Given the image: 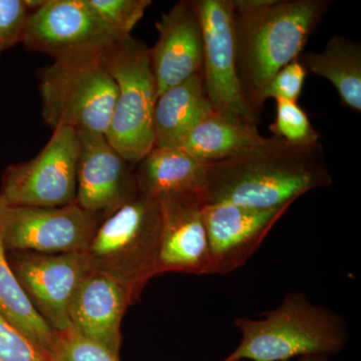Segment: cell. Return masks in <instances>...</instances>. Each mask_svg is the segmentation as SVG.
<instances>
[{
	"instance_id": "cell-1",
	"label": "cell",
	"mask_w": 361,
	"mask_h": 361,
	"mask_svg": "<svg viewBox=\"0 0 361 361\" xmlns=\"http://www.w3.org/2000/svg\"><path fill=\"white\" fill-rule=\"evenodd\" d=\"M332 177L320 142L292 145L276 137L207 165L204 205L257 209L291 206L304 194L329 187Z\"/></svg>"
},
{
	"instance_id": "cell-2",
	"label": "cell",
	"mask_w": 361,
	"mask_h": 361,
	"mask_svg": "<svg viewBox=\"0 0 361 361\" xmlns=\"http://www.w3.org/2000/svg\"><path fill=\"white\" fill-rule=\"evenodd\" d=\"M330 6L327 0H233L237 73L244 97L258 116L265 85L300 59Z\"/></svg>"
},
{
	"instance_id": "cell-3",
	"label": "cell",
	"mask_w": 361,
	"mask_h": 361,
	"mask_svg": "<svg viewBox=\"0 0 361 361\" xmlns=\"http://www.w3.org/2000/svg\"><path fill=\"white\" fill-rule=\"evenodd\" d=\"M241 341L230 360L288 361L297 356L341 353L349 341L348 324L338 313L315 305L303 293L286 294L262 318L237 317Z\"/></svg>"
},
{
	"instance_id": "cell-4",
	"label": "cell",
	"mask_w": 361,
	"mask_h": 361,
	"mask_svg": "<svg viewBox=\"0 0 361 361\" xmlns=\"http://www.w3.org/2000/svg\"><path fill=\"white\" fill-rule=\"evenodd\" d=\"M161 230L158 201L137 194L97 226L82 252L87 269L123 285L135 303L158 275Z\"/></svg>"
},
{
	"instance_id": "cell-5",
	"label": "cell",
	"mask_w": 361,
	"mask_h": 361,
	"mask_svg": "<svg viewBox=\"0 0 361 361\" xmlns=\"http://www.w3.org/2000/svg\"><path fill=\"white\" fill-rule=\"evenodd\" d=\"M101 61L118 85L104 135L125 160L135 166L155 147L154 111L158 96L149 49L130 35L111 45Z\"/></svg>"
},
{
	"instance_id": "cell-6",
	"label": "cell",
	"mask_w": 361,
	"mask_h": 361,
	"mask_svg": "<svg viewBox=\"0 0 361 361\" xmlns=\"http://www.w3.org/2000/svg\"><path fill=\"white\" fill-rule=\"evenodd\" d=\"M37 77L45 125L106 135L118 85L101 56L54 61Z\"/></svg>"
},
{
	"instance_id": "cell-7",
	"label": "cell",
	"mask_w": 361,
	"mask_h": 361,
	"mask_svg": "<svg viewBox=\"0 0 361 361\" xmlns=\"http://www.w3.org/2000/svg\"><path fill=\"white\" fill-rule=\"evenodd\" d=\"M120 39L87 0H42L28 18L23 44L61 61L101 56Z\"/></svg>"
},
{
	"instance_id": "cell-8",
	"label": "cell",
	"mask_w": 361,
	"mask_h": 361,
	"mask_svg": "<svg viewBox=\"0 0 361 361\" xmlns=\"http://www.w3.org/2000/svg\"><path fill=\"white\" fill-rule=\"evenodd\" d=\"M78 156L77 132L68 127L56 128L39 155L6 168L0 200L7 205L26 207L75 203Z\"/></svg>"
},
{
	"instance_id": "cell-9",
	"label": "cell",
	"mask_w": 361,
	"mask_h": 361,
	"mask_svg": "<svg viewBox=\"0 0 361 361\" xmlns=\"http://www.w3.org/2000/svg\"><path fill=\"white\" fill-rule=\"evenodd\" d=\"M203 35L201 78L215 113L236 122L257 125L237 73L233 33V0H194Z\"/></svg>"
},
{
	"instance_id": "cell-10",
	"label": "cell",
	"mask_w": 361,
	"mask_h": 361,
	"mask_svg": "<svg viewBox=\"0 0 361 361\" xmlns=\"http://www.w3.org/2000/svg\"><path fill=\"white\" fill-rule=\"evenodd\" d=\"M103 219L75 203L26 207L7 205L0 200V237L6 251L84 252Z\"/></svg>"
},
{
	"instance_id": "cell-11",
	"label": "cell",
	"mask_w": 361,
	"mask_h": 361,
	"mask_svg": "<svg viewBox=\"0 0 361 361\" xmlns=\"http://www.w3.org/2000/svg\"><path fill=\"white\" fill-rule=\"evenodd\" d=\"M9 265L37 312L54 331L71 327L70 306L89 271L82 252H13Z\"/></svg>"
},
{
	"instance_id": "cell-12",
	"label": "cell",
	"mask_w": 361,
	"mask_h": 361,
	"mask_svg": "<svg viewBox=\"0 0 361 361\" xmlns=\"http://www.w3.org/2000/svg\"><path fill=\"white\" fill-rule=\"evenodd\" d=\"M77 134L75 203L106 218L140 193L135 179V166L111 146L106 135L87 132Z\"/></svg>"
},
{
	"instance_id": "cell-13",
	"label": "cell",
	"mask_w": 361,
	"mask_h": 361,
	"mask_svg": "<svg viewBox=\"0 0 361 361\" xmlns=\"http://www.w3.org/2000/svg\"><path fill=\"white\" fill-rule=\"evenodd\" d=\"M289 207L204 205L202 213L210 257L208 274H228L245 264Z\"/></svg>"
},
{
	"instance_id": "cell-14",
	"label": "cell",
	"mask_w": 361,
	"mask_h": 361,
	"mask_svg": "<svg viewBox=\"0 0 361 361\" xmlns=\"http://www.w3.org/2000/svg\"><path fill=\"white\" fill-rule=\"evenodd\" d=\"M161 230L157 272L207 275L210 266L202 193L171 194L157 199Z\"/></svg>"
},
{
	"instance_id": "cell-15",
	"label": "cell",
	"mask_w": 361,
	"mask_h": 361,
	"mask_svg": "<svg viewBox=\"0 0 361 361\" xmlns=\"http://www.w3.org/2000/svg\"><path fill=\"white\" fill-rule=\"evenodd\" d=\"M156 27L159 39L149 49V56L159 97L188 78L201 75L204 44L194 0L176 4L161 14Z\"/></svg>"
},
{
	"instance_id": "cell-16",
	"label": "cell",
	"mask_w": 361,
	"mask_h": 361,
	"mask_svg": "<svg viewBox=\"0 0 361 361\" xmlns=\"http://www.w3.org/2000/svg\"><path fill=\"white\" fill-rule=\"evenodd\" d=\"M134 303L127 289L101 273L87 271L71 299L70 322L78 334L120 356L121 323Z\"/></svg>"
},
{
	"instance_id": "cell-17",
	"label": "cell",
	"mask_w": 361,
	"mask_h": 361,
	"mask_svg": "<svg viewBox=\"0 0 361 361\" xmlns=\"http://www.w3.org/2000/svg\"><path fill=\"white\" fill-rule=\"evenodd\" d=\"M214 111L201 75L165 90L157 97L154 111L155 147L180 148L188 135Z\"/></svg>"
},
{
	"instance_id": "cell-18",
	"label": "cell",
	"mask_w": 361,
	"mask_h": 361,
	"mask_svg": "<svg viewBox=\"0 0 361 361\" xmlns=\"http://www.w3.org/2000/svg\"><path fill=\"white\" fill-rule=\"evenodd\" d=\"M207 165L180 148L154 147L135 166L140 193L158 199L171 194L203 193Z\"/></svg>"
},
{
	"instance_id": "cell-19",
	"label": "cell",
	"mask_w": 361,
	"mask_h": 361,
	"mask_svg": "<svg viewBox=\"0 0 361 361\" xmlns=\"http://www.w3.org/2000/svg\"><path fill=\"white\" fill-rule=\"evenodd\" d=\"M307 73L322 77L336 87L342 104L361 111V45L336 35L320 52H308L299 59Z\"/></svg>"
},
{
	"instance_id": "cell-20",
	"label": "cell",
	"mask_w": 361,
	"mask_h": 361,
	"mask_svg": "<svg viewBox=\"0 0 361 361\" xmlns=\"http://www.w3.org/2000/svg\"><path fill=\"white\" fill-rule=\"evenodd\" d=\"M265 139L257 125L236 122L214 111L188 135L180 149L208 165L231 158Z\"/></svg>"
},
{
	"instance_id": "cell-21",
	"label": "cell",
	"mask_w": 361,
	"mask_h": 361,
	"mask_svg": "<svg viewBox=\"0 0 361 361\" xmlns=\"http://www.w3.org/2000/svg\"><path fill=\"white\" fill-rule=\"evenodd\" d=\"M0 315L14 329L49 351L54 330L37 312L14 275L0 237Z\"/></svg>"
},
{
	"instance_id": "cell-22",
	"label": "cell",
	"mask_w": 361,
	"mask_h": 361,
	"mask_svg": "<svg viewBox=\"0 0 361 361\" xmlns=\"http://www.w3.org/2000/svg\"><path fill=\"white\" fill-rule=\"evenodd\" d=\"M269 130L273 137L292 145L315 144L320 139L305 111L295 102L286 99H276V118Z\"/></svg>"
},
{
	"instance_id": "cell-23",
	"label": "cell",
	"mask_w": 361,
	"mask_h": 361,
	"mask_svg": "<svg viewBox=\"0 0 361 361\" xmlns=\"http://www.w3.org/2000/svg\"><path fill=\"white\" fill-rule=\"evenodd\" d=\"M49 353L52 361H120V356L80 336L73 327L54 331Z\"/></svg>"
},
{
	"instance_id": "cell-24",
	"label": "cell",
	"mask_w": 361,
	"mask_h": 361,
	"mask_svg": "<svg viewBox=\"0 0 361 361\" xmlns=\"http://www.w3.org/2000/svg\"><path fill=\"white\" fill-rule=\"evenodd\" d=\"M87 2L121 39L130 37L135 26L152 4L151 0H87Z\"/></svg>"
},
{
	"instance_id": "cell-25",
	"label": "cell",
	"mask_w": 361,
	"mask_h": 361,
	"mask_svg": "<svg viewBox=\"0 0 361 361\" xmlns=\"http://www.w3.org/2000/svg\"><path fill=\"white\" fill-rule=\"evenodd\" d=\"M42 0H0V59L14 45L23 44L30 14Z\"/></svg>"
},
{
	"instance_id": "cell-26",
	"label": "cell",
	"mask_w": 361,
	"mask_h": 361,
	"mask_svg": "<svg viewBox=\"0 0 361 361\" xmlns=\"http://www.w3.org/2000/svg\"><path fill=\"white\" fill-rule=\"evenodd\" d=\"M0 361H52L49 351L0 315Z\"/></svg>"
},
{
	"instance_id": "cell-27",
	"label": "cell",
	"mask_w": 361,
	"mask_h": 361,
	"mask_svg": "<svg viewBox=\"0 0 361 361\" xmlns=\"http://www.w3.org/2000/svg\"><path fill=\"white\" fill-rule=\"evenodd\" d=\"M307 71L298 61H292L275 73L261 92V103L264 106L266 99H286L295 102L302 94L304 82Z\"/></svg>"
},
{
	"instance_id": "cell-28",
	"label": "cell",
	"mask_w": 361,
	"mask_h": 361,
	"mask_svg": "<svg viewBox=\"0 0 361 361\" xmlns=\"http://www.w3.org/2000/svg\"><path fill=\"white\" fill-rule=\"evenodd\" d=\"M298 361H329V356L323 355H310L303 356Z\"/></svg>"
},
{
	"instance_id": "cell-29",
	"label": "cell",
	"mask_w": 361,
	"mask_h": 361,
	"mask_svg": "<svg viewBox=\"0 0 361 361\" xmlns=\"http://www.w3.org/2000/svg\"><path fill=\"white\" fill-rule=\"evenodd\" d=\"M223 361H241V360H228V358H225V360Z\"/></svg>"
}]
</instances>
